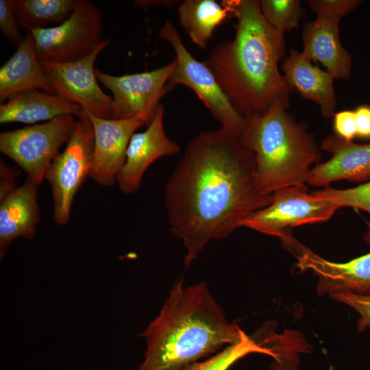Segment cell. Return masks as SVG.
I'll return each mask as SVG.
<instances>
[{
    "instance_id": "5bb4252c",
    "label": "cell",
    "mask_w": 370,
    "mask_h": 370,
    "mask_svg": "<svg viewBox=\"0 0 370 370\" xmlns=\"http://www.w3.org/2000/svg\"><path fill=\"white\" fill-rule=\"evenodd\" d=\"M164 108L160 103L147 128L134 133L129 142L125 160L116 177L119 189L125 194L139 188L147 169L159 158L180 151V147L166 136L163 125Z\"/></svg>"
},
{
    "instance_id": "44dd1931",
    "label": "cell",
    "mask_w": 370,
    "mask_h": 370,
    "mask_svg": "<svg viewBox=\"0 0 370 370\" xmlns=\"http://www.w3.org/2000/svg\"><path fill=\"white\" fill-rule=\"evenodd\" d=\"M231 14L229 8L214 0H184L180 3L178 18L192 42L205 49L215 29Z\"/></svg>"
},
{
    "instance_id": "7a4b0ae2",
    "label": "cell",
    "mask_w": 370,
    "mask_h": 370,
    "mask_svg": "<svg viewBox=\"0 0 370 370\" xmlns=\"http://www.w3.org/2000/svg\"><path fill=\"white\" fill-rule=\"evenodd\" d=\"M222 3L236 18L235 36L216 45L204 64L247 121L263 116L277 104L288 109L293 90L278 68L286 52L284 35L264 20L259 0Z\"/></svg>"
},
{
    "instance_id": "8fae6325",
    "label": "cell",
    "mask_w": 370,
    "mask_h": 370,
    "mask_svg": "<svg viewBox=\"0 0 370 370\" xmlns=\"http://www.w3.org/2000/svg\"><path fill=\"white\" fill-rule=\"evenodd\" d=\"M175 60L158 69L115 76L95 69L97 80L113 95L112 119H130L142 114H154L160 99L171 88L169 78Z\"/></svg>"
},
{
    "instance_id": "ac0fdd59",
    "label": "cell",
    "mask_w": 370,
    "mask_h": 370,
    "mask_svg": "<svg viewBox=\"0 0 370 370\" xmlns=\"http://www.w3.org/2000/svg\"><path fill=\"white\" fill-rule=\"evenodd\" d=\"M31 90L56 95L36 56L33 35L27 31L16 51L0 68V102Z\"/></svg>"
},
{
    "instance_id": "4dcf8cb0",
    "label": "cell",
    "mask_w": 370,
    "mask_h": 370,
    "mask_svg": "<svg viewBox=\"0 0 370 370\" xmlns=\"http://www.w3.org/2000/svg\"><path fill=\"white\" fill-rule=\"evenodd\" d=\"M356 136L370 138V106L362 105L355 110Z\"/></svg>"
},
{
    "instance_id": "277c9868",
    "label": "cell",
    "mask_w": 370,
    "mask_h": 370,
    "mask_svg": "<svg viewBox=\"0 0 370 370\" xmlns=\"http://www.w3.org/2000/svg\"><path fill=\"white\" fill-rule=\"evenodd\" d=\"M277 104L263 116L247 121L241 135L255 158L259 186L267 194L305 185L311 166L321 159L320 148L305 123Z\"/></svg>"
},
{
    "instance_id": "484cf974",
    "label": "cell",
    "mask_w": 370,
    "mask_h": 370,
    "mask_svg": "<svg viewBox=\"0 0 370 370\" xmlns=\"http://www.w3.org/2000/svg\"><path fill=\"white\" fill-rule=\"evenodd\" d=\"M360 0H308L310 8L317 15L328 16L341 19L354 10L360 3Z\"/></svg>"
},
{
    "instance_id": "ffe728a7",
    "label": "cell",
    "mask_w": 370,
    "mask_h": 370,
    "mask_svg": "<svg viewBox=\"0 0 370 370\" xmlns=\"http://www.w3.org/2000/svg\"><path fill=\"white\" fill-rule=\"evenodd\" d=\"M82 109L57 95L31 90L12 96L0 105V123L33 124L56 117L77 115Z\"/></svg>"
},
{
    "instance_id": "30bf717a",
    "label": "cell",
    "mask_w": 370,
    "mask_h": 370,
    "mask_svg": "<svg viewBox=\"0 0 370 370\" xmlns=\"http://www.w3.org/2000/svg\"><path fill=\"white\" fill-rule=\"evenodd\" d=\"M108 44V40H103L92 53L76 61L40 64L56 95L98 117L112 119L113 99L99 87L94 69L97 56Z\"/></svg>"
},
{
    "instance_id": "cb8c5ba5",
    "label": "cell",
    "mask_w": 370,
    "mask_h": 370,
    "mask_svg": "<svg viewBox=\"0 0 370 370\" xmlns=\"http://www.w3.org/2000/svg\"><path fill=\"white\" fill-rule=\"evenodd\" d=\"M260 8L267 23L283 35L297 27L303 14L299 0H260Z\"/></svg>"
},
{
    "instance_id": "83f0119b",
    "label": "cell",
    "mask_w": 370,
    "mask_h": 370,
    "mask_svg": "<svg viewBox=\"0 0 370 370\" xmlns=\"http://www.w3.org/2000/svg\"><path fill=\"white\" fill-rule=\"evenodd\" d=\"M10 3V0H0V32L12 45L18 46L23 40Z\"/></svg>"
},
{
    "instance_id": "52a82bcc",
    "label": "cell",
    "mask_w": 370,
    "mask_h": 370,
    "mask_svg": "<svg viewBox=\"0 0 370 370\" xmlns=\"http://www.w3.org/2000/svg\"><path fill=\"white\" fill-rule=\"evenodd\" d=\"M160 38L170 43L175 53V66L168 86L178 84L190 88L210 110L221 127L241 135L247 121L232 107L209 68L187 50L175 26L166 21L159 32Z\"/></svg>"
},
{
    "instance_id": "d6a6232c",
    "label": "cell",
    "mask_w": 370,
    "mask_h": 370,
    "mask_svg": "<svg viewBox=\"0 0 370 370\" xmlns=\"http://www.w3.org/2000/svg\"><path fill=\"white\" fill-rule=\"evenodd\" d=\"M329 370H334V369L332 367H330Z\"/></svg>"
},
{
    "instance_id": "f1b7e54d",
    "label": "cell",
    "mask_w": 370,
    "mask_h": 370,
    "mask_svg": "<svg viewBox=\"0 0 370 370\" xmlns=\"http://www.w3.org/2000/svg\"><path fill=\"white\" fill-rule=\"evenodd\" d=\"M333 117L336 135L347 141H352L356 136L354 110H342L334 113Z\"/></svg>"
},
{
    "instance_id": "2e32d148",
    "label": "cell",
    "mask_w": 370,
    "mask_h": 370,
    "mask_svg": "<svg viewBox=\"0 0 370 370\" xmlns=\"http://www.w3.org/2000/svg\"><path fill=\"white\" fill-rule=\"evenodd\" d=\"M340 19L317 15L302 30V53L310 61L321 62L334 79H347L352 58L343 47L339 36Z\"/></svg>"
},
{
    "instance_id": "603a6c76",
    "label": "cell",
    "mask_w": 370,
    "mask_h": 370,
    "mask_svg": "<svg viewBox=\"0 0 370 370\" xmlns=\"http://www.w3.org/2000/svg\"><path fill=\"white\" fill-rule=\"evenodd\" d=\"M252 353L264 354L273 357L275 360L278 358L274 346H267L262 342H256L244 332L239 341L227 345L207 360L195 362L183 370H228L238 360Z\"/></svg>"
},
{
    "instance_id": "d4e9b609",
    "label": "cell",
    "mask_w": 370,
    "mask_h": 370,
    "mask_svg": "<svg viewBox=\"0 0 370 370\" xmlns=\"http://www.w3.org/2000/svg\"><path fill=\"white\" fill-rule=\"evenodd\" d=\"M311 193L317 197L334 203L339 208H355L370 214V181L354 188L336 189L327 187ZM367 227L365 239L370 244V221L367 223Z\"/></svg>"
},
{
    "instance_id": "ba28073f",
    "label": "cell",
    "mask_w": 370,
    "mask_h": 370,
    "mask_svg": "<svg viewBox=\"0 0 370 370\" xmlns=\"http://www.w3.org/2000/svg\"><path fill=\"white\" fill-rule=\"evenodd\" d=\"M75 123L73 115L67 114L45 123L1 132L0 151L38 185L60 147L69 140Z\"/></svg>"
},
{
    "instance_id": "4fadbf2b",
    "label": "cell",
    "mask_w": 370,
    "mask_h": 370,
    "mask_svg": "<svg viewBox=\"0 0 370 370\" xmlns=\"http://www.w3.org/2000/svg\"><path fill=\"white\" fill-rule=\"evenodd\" d=\"M86 113L94 130L90 177L100 185H112L125 162L131 137L137 129L148 125L155 114H142L130 119H115L100 118L90 112Z\"/></svg>"
},
{
    "instance_id": "d6986e66",
    "label": "cell",
    "mask_w": 370,
    "mask_h": 370,
    "mask_svg": "<svg viewBox=\"0 0 370 370\" xmlns=\"http://www.w3.org/2000/svg\"><path fill=\"white\" fill-rule=\"evenodd\" d=\"M37 195V184L27 178L0 201L1 259L13 240L18 237L31 239L36 233L40 219Z\"/></svg>"
},
{
    "instance_id": "f546056e",
    "label": "cell",
    "mask_w": 370,
    "mask_h": 370,
    "mask_svg": "<svg viewBox=\"0 0 370 370\" xmlns=\"http://www.w3.org/2000/svg\"><path fill=\"white\" fill-rule=\"evenodd\" d=\"M20 174L18 168L6 166L3 162H0V201H2L16 188L15 180Z\"/></svg>"
},
{
    "instance_id": "7402d4cb",
    "label": "cell",
    "mask_w": 370,
    "mask_h": 370,
    "mask_svg": "<svg viewBox=\"0 0 370 370\" xmlns=\"http://www.w3.org/2000/svg\"><path fill=\"white\" fill-rule=\"evenodd\" d=\"M17 24L27 31L57 26L72 14L76 0H10Z\"/></svg>"
},
{
    "instance_id": "9a60e30c",
    "label": "cell",
    "mask_w": 370,
    "mask_h": 370,
    "mask_svg": "<svg viewBox=\"0 0 370 370\" xmlns=\"http://www.w3.org/2000/svg\"><path fill=\"white\" fill-rule=\"evenodd\" d=\"M321 149L332 153V158L310 169L306 184L319 187L341 180L362 182L370 177V143L357 144L328 135Z\"/></svg>"
},
{
    "instance_id": "9c48e42d",
    "label": "cell",
    "mask_w": 370,
    "mask_h": 370,
    "mask_svg": "<svg viewBox=\"0 0 370 370\" xmlns=\"http://www.w3.org/2000/svg\"><path fill=\"white\" fill-rule=\"evenodd\" d=\"M338 208L334 203L308 193L306 185L288 186L275 191L271 203L252 213L241 227L284 242L293 236L291 228L328 221Z\"/></svg>"
},
{
    "instance_id": "5b68a950",
    "label": "cell",
    "mask_w": 370,
    "mask_h": 370,
    "mask_svg": "<svg viewBox=\"0 0 370 370\" xmlns=\"http://www.w3.org/2000/svg\"><path fill=\"white\" fill-rule=\"evenodd\" d=\"M78 119L66 143L49 166L45 179L51 186L53 218L60 225H66L70 218L74 197L88 176H90L94 149V130L84 110Z\"/></svg>"
},
{
    "instance_id": "6da1fadb",
    "label": "cell",
    "mask_w": 370,
    "mask_h": 370,
    "mask_svg": "<svg viewBox=\"0 0 370 370\" xmlns=\"http://www.w3.org/2000/svg\"><path fill=\"white\" fill-rule=\"evenodd\" d=\"M164 195L170 231L186 248V267L209 241L227 236L273 199L259 186L253 152L241 135L222 127L190 141Z\"/></svg>"
},
{
    "instance_id": "8992f818",
    "label": "cell",
    "mask_w": 370,
    "mask_h": 370,
    "mask_svg": "<svg viewBox=\"0 0 370 370\" xmlns=\"http://www.w3.org/2000/svg\"><path fill=\"white\" fill-rule=\"evenodd\" d=\"M103 30L99 8L86 0H76L71 16L62 23L32 29L40 62H69L82 59L98 47Z\"/></svg>"
},
{
    "instance_id": "e0dca14e",
    "label": "cell",
    "mask_w": 370,
    "mask_h": 370,
    "mask_svg": "<svg viewBox=\"0 0 370 370\" xmlns=\"http://www.w3.org/2000/svg\"><path fill=\"white\" fill-rule=\"evenodd\" d=\"M311 62L302 52L291 49L281 69L293 90L318 105L324 118H330L336 104L334 78Z\"/></svg>"
},
{
    "instance_id": "7c38bea8",
    "label": "cell",
    "mask_w": 370,
    "mask_h": 370,
    "mask_svg": "<svg viewBox=\"0 0 370 370\" xmlns=\"http://www.w3.org/2000/svg\"><path fill=\"white\" fill-rule=\"evenodd\" d=\"M297 258V267L318 278L319 295L341 292L370 295V251L345 262H332L308 249L294 238L284 245Z\"/></svg>"
},
{
    "instance_id": "1f68e13d",
    "label": "cell",
    "mask_w": 370,
    "mask_h": 370,
    "mask_svg": "<svg viewBox=\"0 0 370 370\" xmlns=\"http://www.w3.org/2000/svg\"><path fill=\"white\" fill-rule=\"evenodd\" d=\"M175 1H149V0H139L134 1V4L139 8H145L156 4H161L165 6H169L175 4Z\"/></svg>"
},
{
    "instance_id": "3957f363",
    "label": "cell",
    "mask_w": 370,
    "mask_h": 370,
    "mask_svg": "<svg viewBox=\"0 0 370 370\" xmlns=\"http://www.w3.org/2000/svg\"><path fill=\"white\" fill-rule=\"evenodd\" d=\"M243 333L226 319L205 283L185 286L178 281L159 314L141 334L147 351L138 370H183L239 341Z\"/></svg>"
},
{
    "instance_id": "4316f807",
    "label": "cell",
    "mask_w": 370,
    "mask_h": 370,
    "mask_svg": "<svg viewBox=\"0 0 370 370\" xmlns=\"http://www.w3.org/2000/svg\"><path fill=\"white\" fill-rule=\"evenodd\" d=\"M330 297L349 306L358 313L360 318L357 327L360 332L370 328V295L341 292L331 295Z\"/></svg>"
}]
</instances>
